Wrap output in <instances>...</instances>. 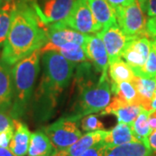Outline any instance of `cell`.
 Masks as SVG:
<instances>
[{
	"label": "cell",
	"mask_w": 156,
	"mask_h": 156,
	"mask_svg": "<svg viewBox=\"0 0 156 156\" xmlns=\"http://www.w3.org/2000/svg\"><path fill=\"white\" fill-rule=\"evenodd\" d=\"M48 25L37 15L33 0H15L9 34L0 59L13 66L17 62L40 50L48 42Z\"/></svg>",
	"instance_id": "obj_1"
},
{
	"label": "cell",
	"mask_w": 156,
	"mask_h": 156,
	"mask_svg": "<svg viewBox=\"0 0 156 156\" xmlns=\"http://www.w3.org/2000/svg\"><path fill=\"white\" fill-rule=\"evenodd\" d=\"M90 62L77 63L76 83L78 93L71 116L81 118L103 110L111 101V81L96 80Z\"/></svg>",
	"instance_id": "obj_2"
},
{
	"label": "cell",
	"mask_w": 156,
	"mask_h": 156,
	"mask_svg": "<svg viewBox=\"0 0 156 156\" xmlns=\"http://www.w3.org/2000/svg\"><path fill=\"white\" fill-rule=\"evenodd\" d=\"M43 55L44 70L37 96L45 107H55L58 96L72 78L76 63L56 51H48Z\"/></svg>",
	"instance_id": "obj_3"
},
{
	"label": "cell",
	"mask_w": 156,
	"mask_h": 156,
	"mask_svg": "<svg viewBox=\"0 0 156 156\" xmlns=\"http://www.w3.org/2000/svg\"><path fill=\"white\" fill-rule=\"evenodd\" d=\"M40 50H35L12 66L13 97L10 115L15 120L23 116L27 110L40 71Z\"/></svg>",
	"instance_id": "obj_4"
},
{
	"label": "cell",
	"mask_w": 156,
	"mask_h": 156,
	"mask_svg": "<svg viewBox=\"0 0 156 156\" xmlns=\"http://www.w3.org/2000/svg\"><path fill=\"white\" fill-rule=\"evenodd\" d=\"M119 28L129 38L148 37L145 11L138 0L115 10ZM150 38V37H149Z\"/></svg>",
	"instance_id": "obj_5"
},
{
	"label": "cell",
	"mask_w": 156,
	"mask_h": 156,
	"mask_svg": "<svg viewBox=\"0 0 156 156\" xmlns=\"http://www.w3.org/2000/svg\"><path fill=\"white\" fill-rule=\"evenodd\" d=\"M76 117L67 115L61 117L55 122L44 128V132L49 137L56 152L64 150L73 145L82 137Z\"/></svg>",
	"instance_id": "obj_6"
},
{
	"label": "cell",
	"mask_w": 156,
	"mask_h": 156,
	"mask_svg": "<svg viewBox=\"0 0 156 156\" xmlns=\"http://www.w3.org/2000/svg\"><path fill=\"white\" fill-rule=\"evenodd\" d=\"M60 23L83 34L97 33L100 31L89 8L88 0H75L69 16Z\"/></svg>",
	"instance_id": "obj_7"
},
{
	"label": "cell",
	"mask_w": 156,
	"mask_h": 156,
	"mask_svg": "<svg viewBox=\"0 0 156 156\" xmlns=\"http://www.w3.org/2000/svg\"><path fill=\"white\" fill-rule=\"evenodd\" d=\"M48 42L40 49L41 54L50 51L53 47H61L66 44H77L85 46L89 34H83L63 25L60 22L48 25Z\"/></svg>",
	"instance_id": "obj_8"
},
{
	"label": "cell",
	"mask_w": 156,
	"mask_h": 156,
	"mask_svg": "<svg viewBox=\"0 0 156 156\" xmlns=\"http://www.w3.org/2000/svg\"><path fill=\"white\" fill-rule=\"evenodd\" d=\"M75 0H33L37 15L46 25L61 22L69 16Z\"/></svg>",
	"instance_id": "obj_9"
},
{
	"label": "cell",
	"mask_w": 156,
	"mask_h": 156,
	"mask_svg": "<svg viewBox=\"0 0 156 156\" xmlns=\"http://www.w3.org/2000/svg\"><path fill=\"white\" fill-rule=\"evenodd\" d=\"M105 45L109 64L122 59V56L130 39L122 31L118 24L111 25L97 32Z\"/></svg>",
	"instance_id": "obj_10"
},
{
	"label": "cell",
	"mask_w": 156,
	"mask_h": 156,
	"mask_svg": "<svg viewBox=\"0 0 156 156\" xmlns=\"http://www.w3.org/2000/svg\"><path fill=\"white\" fill-rule=\"evenodd\" d=\"M86 53L89 62H92L95 69L100 74V81L108 79V56L105 45L100 37L95 33L89 35L85 45Z\"/></svg>",
	"instance_id": "obj_11"
},
{
	"label": "cell",
	"mask_w": 156,
	"mask_h": 156,
	"mask_svg": "<svg viewBox=\"0 0 156 156\" xmlns=\"http://www.w3.org/2000/svg\"><path fill=\"white\" fill-rule=\"evenodd\" d=\"M151 49L152 44L148 37L132 38L128 43L122 57L131 66L134 73L143 67L148 58Z\"/></svg>",
	"instance_id": "obj_12"
},
{
	"label": "cell",
	"mask_w": 156,
	"mask_h": 156,
	"mask_svg": "<svg viewBox=\"0 0 156 156\" xmlns=\"http://www.w3.org/2000/svg\"><path fill=\"white\" fill-rule=\"evenodd\" d=\"M144 110L140 104H125L115 96L113 97L109 104L100 113L101 115H114L117 118L119 123H126L133 125L134 120Z\"/></svg>",
	"instance_id": "obj_13"
},
{
	"label": "cell",
	"mask_w": 156,
	"mask_h": 156,
	"mask_svg": "<svg viewBox=\"0 0 156 156\" xmlns=\"http://www.w3.org/2000/svg\"><path fill=\"white\" fill-rule=\"evenodd\" d=\"M108 133V131L104 129L89 132L84 135H82L80 139L68 148L56 152L54 156H80L95 144L105 139Z\"/></svg>",
	"instance_id": "obj_14"
},
{
	"label": "cell",
	"mask_w": 156,
	"mask_h": 156,
	"mask_svg": "<svg viewBox=\"0 0 156 156\" xmlns=\"http://www.w3.org/2000/svg\"><path fill=\"white\" fill-rule=\"evenodd\" d=\"M88 4L100 31L116 24L115 11L108 0H88Z\"/></svg>",
	"instance_id": "obj_15"
},
{
	"label": "cell",
	"mask_w": 156,
	"mask_h": 156,
	"mask_svg": "<svg viewBox=\"0 0 156 156\" xmlns=\"http://www.w3.org/2000/svg\"><path fill=\"white\" fill-rule=\"evenodd\" d=\"M153 152L147 140L133 141L111 147H105L101 156H152Z\"/></svg>",
	"instance_id": "obj_16"
},
{
	"label": "cell",
	"mask_w": 156,
	"mask_h": 156,
	"mask_svg": "<svg viewBox=\"0 0 156 156\" xmlns=\"http://www.w3.org/2000/svg\"><path fill=\"white\" fill-rule=\"evenodd\" d=\"M11 69V66L0 59V110L9 113L13 97Z\"/></svg>",
	"instance_id": "obj_17"
},
{
	"label": "cell",
	"mask_w": 156,
	"mask_h": 156,
	"mask_svg": "<svg viewBox=\"0 0 156 156\" xmlns=\"http://www.w3.org/2000/svg\"><path fill=\"white\" fill-rule=\"evenodd\" d=\"M14 133L9 148L16 156H25L28 154L31 133L24 123L18 120H14Z\"/></svg>",
	"instance_id": "obj_18"
},
{
	"label": "cell",
	"mask_w": 156,
	"mask_h": 156,
	"mask_svg": "<svg viewBox=\"0 0 156 156\" xmlns=\"http://www.w3.org/2000/svg\"><path fill=\"white\" fill-rule=\"evenodd\" d=\"M140 140L136 138L133 132L132 125L126 123H119L110 131L103 140L107 147H111Z\"/></svg>",
	"instance_id": "obj_19"
},
{
	"label": "cell",
	"mask_w": 156,
	"mask_h": 156,
	"mask_svg": "<svg viewBox=\"0 0 156 156\" xmlns=\"http://www.w3.org/2000/svg\"><path fill=\"white\" fill-rule=\"evenodd\" d=\"M56 153L55 147L44 131L31 133L27 154L29 156H54Z\"/></svg>",
	"instance_id": "obj_20"
},
{
	"label": "cell",
	"mask_w": 156,
	"mask_h": 156,
	"mask_svg": "<svg viewBox=\"0 0 156 156\" xmlns=\"http://www.w3.org/2000/svg\"><path fill=\"white\" fill-rule=\"evenodd\" d=\"M132 83L137 90L139 104L147 111L150 110V104L156 89V80L152 78L137 76L133 79Z\"/></svg>",
	"instance_id": "obj_21"
},
{
	"label": "cell",
	"mask_w": 156,
	"mask_h": 156,
	"mask_svg": "<svg viewBox=\"0 0 156 156\" xmlns=\"http://www.w3.org/2000/svg\"><path fill=\"white\" fill-rule=\"evenodd\" d=\"M111 93L125 104H139L137 90L132 82H111Z\"/></svg>",
	"instance_id": "obj_22"
},
{
	"label": "cell",
	"mask_w": 156,
	"mask_h": 156,
	"mask_svg": "<svg viewBox=\"0 0 156 156\" xmlns=\"http://www.w3.org/2000/svg\"><path fill=\"white\" fill-rule=\"evenodd\" d=\"M108 76L112 83L132 82L135 77L133 69L127 62L122 59L110 63L108 66Z\"/></svg>",
	"instance_id": "obj_23"
},
{
	"label": "cell",
	"mask_w": 156,
	"mask_h": 156,
	"mask_svg": "<svg viewBox=\"0 0 156 156\" xmlns=\"http://www.w3.org/2000/svg\"><path fill=\"white\" fill-rule=\"evenodd\" d=\"M15 1L4 3L0 9V49L4 47L11 28Z\"/></svg>",
	"instance_id": "obj_24"
},
{
	"label": "cell",
	"mask_w": 156,
	"mask_h": 156,
	"mask_svg": "<svg viewBox=\"0 0 156 156\" xmlns=\"http://www.w3.org/2000/svg\"><path fill=\"white\" fill-rule=\"evenodd\" d=\"M150 111L142 110L137 118L134 120L132 125L133 132L136 138L140 140H147L151 132L149 123H148V115Z\"/></svg>",
	"instance_id": "obj_25"
},
{
	"label": "cell",
	"mask_w": 156,
	"mask_h": 156,
	"mask_svg": "<svg viewBox=\"0 0 156 156\" xmlns=\"http://www.w3.org/2000/svg\"><path fill=\"white\" fill-rule=\"evenodd\" d=\"M134 75L137 76L156 79V51L153 47L146 63L143 67L134 71Z\"/></svg>",
	"instance_id": "obj_26"
},
{
	"label": "cell",
	"mask_w": 156,
	"mask_h": 156,
	"mask_svg": "<svg viewBox=\"0 0 156 156\" xmlns=\"http://www.w3.org/2000/svg\"><path fill=\"white\" fill-rule=\"evenodd\" d=\"M60 53L62 56H64L67 60L72 62L74 63H80L84 62H89L85 46H78L75 49L69 50H58L56 51Z\"/></svg>",
	"instance_id": "obj_27"
},
{
	"label": "cell",
	"mask_w": 156,
	"mask_h": 156,
	"mask_svg": "<svg viewBox=\"0 0 156 156\" xmlns=\"http://www.w3.org/2000/svg\"><path fill=\"white\" fill-rule=\"evenodd\" d=\"M81 127L85 132H93L97 130H103L104 125L97 115H88L81 120Z\"/></svg>",
	"instance_id": "obj_28"
},
{
	"label": "cell",
	"mask_w": 156,
	"mask_h": 156,
	"mask_svg": "<svg viewBox=\"0 0 156 156\" xmlns=\"http://www.w3.org/2000/svg\"><path fill=\"white\" fill-rule=\"evenodd\" d=\"M13 117L10 115L9 112L0 110V133L6 132L10 130H14L15 123Z\"/></svg>",
	"instance_id": "obj_29"
},
{
	"label": "cell",
	"mask_w": 156,
	"mask_h": 156,
	"mask_svg": "<svg viewBox=\"0 0 156 156\" xmlns=\"http://www.w3.org/2000/svg\"><path fill=\"white\" fill-rule=\"evenodd\" d=\"M147 17L156 16V0H138Z\"/></svg>",
	"instance_id": "obj_30"
},
{
	"label": "cell",
	"mask_w": 156,
	"mask_h": 156,
	"mask_svg": "<svg viewBox=\"0 0 156 156\" xmlns=\"http://www.w3.org/2000/svg\"><path fill=\"white\" fill-rule=\"evenodd\" d=\"M105 143L103 140H101L100 142H98L97 144H95L94 147H92L91 148H89V150L84 152L83 154H82L80 156H101L102 151L105 148Z\"/></svg>",
	"instance_id": "obj_31"
},
{
	"label": "cell",
	"mask_w": 156,
	"mask_h": 156,
	"mask_svg": "<svg viewBox=\"0 0 156 156\" xmlns=\"http://www.w3.org/2000/svg\"><path fill=\"white\" fill-rule=\"evenodd\" d=\"M13 133H14V130L0 133V147H9V145L11 143V140L13 136Z\"/></svg>",
	"instance_id": "obj_32"
},
{
	"label": "cell",
	"mask_w": 156,
	"mask_h": 156,
	"mask_svg": "<svg viewBox=\"0 0 156 156\" xmlns=\"http://www.w3.org/2000/svg\"><path fill=\"white\" fill-rule=\"evenodd\" d=\"M147 32L148 37L152 38L156 37V16L151 17L147 21Z\"/></svg>",
	"instance_id": "obj_33"
},
{
	"label": "cell",
	"mask_w": 156,
	"mask_h": 156,
	"mask_svg": "<svg viewBox=\"0 0 156 156\" xmlns=\"http://www.w3.org/2000/svg\"><path fill=\"white\" fill-rule=\"evenodd\" d=\"M108 3L111 5V6L114 8V10H115L119 7L122 6H126L134 3L136 0H108Z\"/></svg>",
	"instance_id": "obj_34"
},
{
	"label": "cell",
	"mask_w": 156,
	"mask_h": 156,
	"mask_svg": "<svg viewBox=\"0 0 156 156\" xmlns=\"http://www.w3.org/2000/svg\"><path fill=\"white\" fill-rule=\"evenodd\" d=\"M148 123L150 127L151 132H154L156 130V110L150 111L148 115Z\"/></svg>",
	"instance_id": "obj_35"
},
{
	"label": "cell",
	"mask_w": 156,
	"mask_h": 156,
	"mask_svg": "<svg viewBox=\"0 0 156 156\" xmlns=\"http://www.w3.org/2000/svg\"><path fill=\"white\" fill-rule=\"evenodd\" d=\"M147 140H148V144L152 148V150L156 153V130L151 133Z\"/></svg>",
	"instance_id": "obj_36"
},
{
	"label": "cell",
	"mask_w": 156,
	"mask_h": 156,
	"mask_svg": "<svg viewBox=\"0 0 156 156\" xmlns=\"http://www.w3.org/2000/svg\"><path fill=\"white\" fill-rule=\"evenodd\" d=\"M0 156H16L9 147H0Z\"/></svg>",
	"instance_id": "obj_37"
},
{
	"label": "cell",
	"mask_w": 156,
	"mask_h": 156,
	"mask_svg": "<svg viewBox=\"0 0 156 156\" xmlns=\"http://www.w3.org/2000/svg\"><path fill=\"white\" fill-rule=\"evenodd\" d=\"M150 110L151 111L156 110V89H155V92H154V96H153L152 101H151Z\"/></svg>",
	"instance_id": "obj_38"
},
{
	"label": "cell",
	"mask_w": 156,
	"mask_h": 156,
	"mask_svg": "<svg viewBox=\"0 0 156 156\" xmlns=\"http://www.w3.org/2000/svg\"><path fill=\"white\" fill-rule=\"evenodd\" d=\"M151 44H152V47H153L156 51V37H152V39H151Z\"/></svg>",
	"instance_id": "obj_39"
},
{
	"label": "cell",
	"mask_w": 156,
	"mask_h": 156,
	"mask_svg": "<svg viewBox=\"0 0 156 156\" xmlns=\"http://www.w3.org/2000/svg\"><path fill=\"white\" fill-rule=\"evenodd\" d=\"M3 3H8V2H13V1H15V0H1Z\"/></svg>",
	"instance_id": "obj_40"
},
{
	"label": "cell",
	"mask_w": 156,
	"mask_h": 156,
	"mask_svg": "<svg viewBox=\"0 0 156 156\" xmlns=\"http://www.w3.org/2000/svg\"><path fill=\"white\" fill-rule=\"evenodd\" d=\"M4 5V3H3L1 0H0V9H1V7H2V5Z\"/></svg>",
	"instance_id": "obj_41"
},
{
	"label": "cell",
	"mask_w": 156,
	"mask_h": 156,
	"mask_svg": "<svg viewBox=\"0 0 156 156\" xmlns=\"http://www.w3.org/2000/svg\"><path fill=\"white\" fill-rule=\"evenodd\" d=\"M155 80H156V79H155Z\"/></svg>",
	"instance_id": "obj_42"
}]
</instances>
